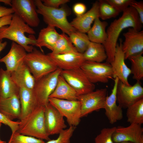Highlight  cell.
<instances>
[{
    "label": "cell",
    "mask_w": 143,
    "mask_h": 143,
    "mask_svg": "<svg viewBox=\"0 0 143 143\" xmlns=\"http://www.w3.org/2000/svg\"><path fill=\"white\" fill-rule=\"evenodd\" d=\"M123 41L120 38L116 46L114 58L110 63L114 74V78H118L119 81L129 86L128 78L131 74V70L126 65L124 54L122 50Z\"/></svg>",
    "instance_id": "cell-14"
},
{
    "label": "cell",
    "mask_w": 143,
    "mask_h": 143,
    "mask_svg": "<svg viewBox=\"0 0 143 143\" xmlns=\"http://www.w3.org/2000/svg\"><path fill=\"white\" fill-rule=\"evenodd\" d=\"M127 121L131 124L141 125L143 123V99H142L127 109Z\"/></svg>",
    "instance_id": "cell-29"
},
{
    "label": "cell",
    "mask_w": 143,
    "mask_h": 143,
    "mask_svg": "<svg viewBox=\"0 0 143 143\" xmlns=\"http://www.w3.org/2000/svg\"><path fill=\"white\" fill-rule=\"evenodd\" d=\"M14 13L11 8H8L0 5V18Z\"/></svg>",
    "instance_id": "cell-42"
},
{
    "label": "cell",
    "mask_w": 143,
    "mask_h": 143,
    "mask_svg": "<svg viewBox=\"0 0 143 143\" xmlns=\"http://www.w3.org/2000/svg\"><path fill=\"white\" fill-rule=\"evenodd\" d=\"M99 2V18L106 20L117 16L120 13L106 0H100Z\"/></svg>",
    "instance_id": "cell-33"
},
{
    "label": "cell",
    "mask_w": 143,
    "mask_h": 143,
    "mask_svg": "<svg viewBox=\"0 0 143 143\" xmlns=\"http://www.w3.org/2000/svg\"><path fill=\"white\" fill-rule=\"evenodd\" d=\"M107 95L106 88L97 90L86 94L79 96L77 100L81 104V117L104 108Z\"/></svg>",
    "instance_id": "cell-11"
},
{
    "label": "cell",
    "mask_w": 143,
    "mask_h": 143,
    "mask_svg": "<svg viewBox=\"0 0 143 143\" xmlns=\"http://www.w3.org/2000/svg\"><path fill=\"white\" fill-rule=\"evenodd\" d=\"M24 62L36 81L58 68L48 54L35 48L32 52L27 53Z\"/></svg>",
    "instance_id": "cell-5"
},
{
    "label": "cell",
    "mask_w": 143,
    "mask_h": 143,
    "mask_svg": "<svg viewBox=\"0 0 143 143\" xmlns=\"http://www.w3.org/2000/svg\"><path fill=\"white\" fill-rule=\"evenodd\" d=\"M43 140L24 135L17 131L12 133L8 143H44Z\"/></svg>",
    "instance_id": "cell-34"
},
{
    "label": "cell",
    "mask_w": 143,
    "mask_h": 143,
    "mask_svg": "<svg viewBox=\"0 0 143 143\" xmlns=\"http://www.w3.org/2000/svg\"><path fill=\"white\" fill-rule=\"evenodd\" d=\"M78 95L74 89L60 75L56 87L49 97L69 100H77Z\"/></svg>",
    "instance_id": "cell-25"
},
{
    "label": "cell",
    "mask_w": 143,
    "mask_h": 143,
    "mask_svg": "<svg viewBox=\"0 0 143 143\" xmlns=\"http://www.w3.org/2000/svg\"><path fill=\"white\" fill-rule=\"evenodd\" d=\"M45 6L53 8H58L62 5L70 2L69 0H41Z\"/></svg>",
    "instance_id": "cell-39"
},
{
    "label": "cell",
    "mask_w": 143,
    "mask_h": 143,
    "mask_svg": "<svg viewBox=\"0 0 143 143\" xmlns=\"http://www.w3.org/2000/svg\"><path fill=\"white\" fill-rule=\"evenodd\" d=\"M123 12L121 16L112 22L106 30L107 38L103 45L107 55L106 62L110 63L113 60L118 40L122 32L128 28L140 31L142 27L138 15L133 8L129 6Z\"/></svg>",
    "instance_id": "cell-1"
},
{
    "label": "cell",
    "mask_w": 143,
    "mask_h": 143,
    "mask_svg": "<svg viewBox=\"0 0 143 143\" xmlns=\"http://www.w3.org/2000/svg\"><path fill=\"white\" fill-rule=\"evenodd\" d=\"M119 80L116 77L114 79V85L110 95L106 97L105 107V114L109 123L113 124L123 118L122 108L117 105L116 92Z\"/></svg>",
    "instance_id": "cell-19"
},
{
    "label": "cell",
    "mask_w": 143,
    "mask_h": 143,
    "mask_svg": "<svg viewBox=\"0 0 143 143\" xmlns=\"http://www.w3.org/2000/svg\"><path fill=\"white\" fill-rule=\"evenodd\" d=\"M143 53L132 56L128 58L131 64V74L132 78L137 81L143 79Z\"/></svg>",
    "instance_id": "cell-32"
},
{
    "label": "cell",
    "mask_w": 143,
    "mask_h": 143,
    "mask_svg": "<svg viewBox=\"0 0 143 143\" xmlns=\"http://www.w3.org/2000/svg\"><path fill=\"white\" fill-rule=\"evenodd\" d=\"M133 0H106L120 12H123L130 6Z\"/></svg>",
    "instance_id": "cell-37"
},
{
    "label": "cell",
    "mask_w": 143,
    "mask_h": 143,
    "mask_svg": "<svg viewBox=\"0 0 143 143\" xmlns=\"http://www.w3.org/2000/svg\"><path fill=\"white\" fill-rule=\"evenodd\" d=\"M19 88L13 80L11 72L0 69V97L7 98L19 96Z\"/></svg>",
    "instance_id": "cell-24"
},
{
    "label": "cell",
    "mask_w": 143,
    "mask_h": 143,
    "mask_svg": "<svg viewBox=\"0 0 143 143\" xmlns=\"http://www.w3.org/2000/svg\"><path fill=\"white\" fill-rule=\"evenodd\" d=\"M12 14L0 18V28L9 25L11 21Z\"/></svg>",
    "instance_id": "cell-43"
},
{
    "label": "cell",
    "mask_w": 143,
    "mask_h": 143,
    "mask_svg": "<svg viewBox=\"0 0 143 143\" xmlns=\"http://www.w3.org/2000/svg\"><path fill=\"white\" fill-rule=\"evenodd\" d=\"M78 52L72 44L69 36L63 33L60 34L51 52L55 54Z\"/></svg>",
    "instance_id": "cell-30"
},
{
    "label": "cell",
    "mask_w": 143,
    "mask_h": 143,
    "mask_svg": "<svg viewBox=\"0 0 143 143\" xmlns=\"http://www.w3.org/2000/svg\"><path fill=\"white\" fill-rule=\"evenodd\" d=\"M19 98L21 106V119L38 106L32 90L24 88H20Z\"/></svg>",
    "instance_id": "cell-28"
},
{
    "label": "cell",
    "mask_w": 143,
    "mask_h": 143,
    "mask_svg": "<svg viewBox=\"0 0 143 143\" xmlns=\"http://www.w3.org/2000/svg\"><path fill=\"white\" fill-rule=\"evenodd\" d=\"M35 34L32 28L14 13L10 24L0 28V40L4 38L10 40L30 53L35 45L36 38L34 35Z\"/></svg>",
    "instance_id": "cell-2"
},
{
    "label": "cell",
    "mask_w": 143,
    "mask_h": 143,
    "mask_svg": "<svg viewBox=\"0 0 143 143\" xmlns=\"http://www.w3.org/2000/svg\"><path fill=\"white\" fill-rule=\"evenodd\" d=\"M11 75L13 80L19 88L33 89L36 80L24 62L11 72Z\"/></svg>",
    "instance_id": "cell-22"
},
{
    "label": "cell",
    "mask_w": 143,
    "mask_h": 143,
    "mask_svg": "<svg viewBox=\"0 0 143 143\" xmlns=\"http://www.w3.org/2000/svg\"><path fill=\"white\" fill-rule=\"evenodd\" d=\"M124 41L122 42V48L125 59L143 53V31H138L129 28L123 34Z\"/></svg>",
    "instance_id": "cell-13"
},
{
    "label": "cell",
    "mask_w": 143,
    "mask_h": 143,
    "mask_svg": "<svg viewBox=\"0 0 143 143\" xmlns=\"http://www.w3.org/2000/svg\"><path fill=\"white\" fill-rule=\"evenodd\" d=\"M118 143H131L130 142H122Z\"/></svg>",
    "instance_id": "cell-48"
},
{
    "label": "cell",
    "mask_w": 143,
    "mask_h": 143,
    "mask_svg": "<svg viewBox=\"0 0 143 143\" xmlns=\"http://www.w3.org/2000/svg\"><path fill=\"white\" fill-rule=\"evenodd\" d=\"M11 8L14 13L30 27H37L40 21L34 0H12Z\"/></svg>",
    "instance_id": "cell-12"
},
{
    "label": "cell",
    "mask_w": 143,
    "mask_h": 143,
    "mask_svg": "<svg viewBox=\"0 0 143 143\" xmlns=\"http://www.w3.org/2000/svg\"><path fill=\"white\" fill-rule=\"evenodd\" d=\"M83 55L85 61L97 62H102L107 57L102 44L91 42Z\"/></svg>",
    "instance_id": "cell-26"
},
{
    "label": "cell",
    "mask_w": 143,
    "mask_h": 143,
    "mask_svg": "<svg viewBox=\"0 0 143 143\" xmlns=\"http://www.w3.org/2000/svg\"><path fill=\"white\" fill-rule=\"evenodd\" d=\"M0 123L8 126L10 128L12 133H13L17 131L20 121H15L11 120L0 112Z\"/></svg>",
    "instance_id": "cell-38"
},
{
    "label": "cell",
    "mask_w": 143,
    "mask_h": 143,
    "mask_svg": "<svg viewBox=\"0 0 143 143\" xmlns=\"http://www.w3.org/2000/svg\"><path fill=\"white\" fill-rule=\"evenodd\" d=\"M93 22L92 26L87 33L88 38L91 42L103 44L107 38L106 28L108 24L106 21H101L99 17Z\"/></svg>",
    "instance_id": "cell-27"
},
{
    "label": "cell",
    "mask_w": 143,
    "mask_h": 143,
    "mask_svg": "<svg viewBox=\"0 0 143 143\" xmlns=\"http://www.w3.org/2000/svg\"><path fill=\"white\" fill-rule=\"evenodd\" d=\"M130 6L133 8L137 12L140 21L142 24H143V1H137L133 0Z\"/></svg>",
    "instance_id": "cell-40"
},
{
    "label": "cell",
    "mask_w": 143,
    "mask_h": 143,
    "mask_svg": "<svg viewBox=\"0 0 143 143\" xmlns=\"http://www.w3.org/2000/svg\"><path fill=\"white\" fill-rule=\"evenodd\" d=\"M7 44L6 41L2 42V40H0V52L6 47Z\"/></svg>",
    "instance_id": "cell-44"
},
{
    "label": "cell",
    "mask_w": 143,
    "mask_h": 143,
    "mask_svg": "<svg viewBox=\"0 0 143 143\" xmlns=\"http://www.w3.org/2000/svg\"><path fill=\"white\" fill-rule=\"evenodd\" d=\"M21 45L12 42L8 53L0 59V62L5 65L6 70L11 72L16 69L24 62L27 53Z\"/></svg>",
    "instance_id": "cell-18"
},
{
    "label": "cell",
    "mask_w": 143,
    "mask_h": 143,
    "mask_svg": "<svg viewBox=\"0 0 143 143\" xmlns=\"http://www.w3.org/2000/svg\"><path fill=\"white\" fill-rule=\"evenodd\" d=\"M116 127L104 128L95 138L94 143H114L112 136Z\"/></svg>",
    "instance_id": "cell-35"
},
{
    "label": "cell",
    "mask_w": 143,
    "mask_h": 143,
    "mask_svg": "<svg viewBox=\"0 0 143 143\" xmlns=\"http://www.w3.org/2000/svg\"><path fill=\"white\" fill-rule=\"evenodd\" d=\"M0 112L9 119L13 120L21 118V110L19 96L3 98L0 97Z\"/></svg>",
    "instance_id": "cell-21"
},
{
    "label": "cell",
    "mask_w": 143,
    "mask_h": 143,
    "mask_svg": "<svg viewBox=\"0 0 143 143\" xmlns=\"http://www.w3.org/2000/svg\"><path fill=\"white\" fill-rule=\"evenodd\" d=\"M34 2L37 13L42 16L47 25L59 28L68 35L77 30L67 20V17L70 14L69 8L64 6L58 8H52L44 5L41 0H35Z\"/></svg>",
    "instance_id": "cell-4"
},
{
    "label": "cell",
    "mask_w": 143,
    "mask_h": 143,
    "mask_svg": "<svg viewBox=\"0 0 143 143\" xmlns=\"http://www.w3.org/2000/svg\"><path fill=\"white\" fill-rule=\"evenodd\" d=\"M75 128V127L70 126L68 128L62 131L57 138L50 140L44 143H70L71 138Z\"/></svg>",
    "instance_id": "cell-36"
},
{
    "label": "cell",
    "mask_w": 143,
    "mask_h": 143,
    "mask_svg": "<svg viewBox=\"0 0 143 143\" xmlns=\"http://www.w3.org/2000/svg\"><path fill=\"white\" fill-rule=\"evenodd\" d=\"M138 143H143V136L140 138Z\"/></svg>",
    "instance_id": "cell-46"
},
{
    "label": "cell",
    "mask_w": 143,
    "mask_h": 143,
    "mask_svg": "<svg viewBox=\"0 0 143 143\" xmlns=\"http://www.w3.org/2000/svg\"><path fill=\"white\" fill-rule=\"evenodd\" d=\"M2 2L5 4L9 5L11 7L12 0H0V3Z\"/></svg>",
    "instance_id": "cell-45"
},
{
    "label": "cell",
    "mask_w": 143,
    "mask_h": 143,
    "mask_svg": "<svg viewBox=\"0 0 143 143\" xmlns=\"http://www.w3.org/2000/svg\"><path fill=\"white\" fill-rule=\"evenodd\" d=\"M49 102L63 117H66L70 126L76 127L80 121L81 104L78 100H69L49 97Z\"/></svg>",
    "instance_id": "cell-7"
},
{
    "label": "cell",
    "mask_w": 143,
    "mask_h": 143,
    "mask_svg": "<svg viewBox=\"0 0 143 143\" xmlns=\"http://www.w3.org/2000/svg\"><path fill=\"white\" fill-rule=\"evenodd\" d=\"M62 70L58 68L53 72L36 80L33 92L38 106L47 105L48 99L54 90Z\"/></svg>",
    "instance_id": "cell-6"
},
{
    "label": "cell",
    "mask_w": 143,
    "mask_h": 143,
    "mask_svg": "<svg viewBox=\"0 0 143 143\" xmlns=\"http://www.w3.org/2000/svg\"><path fill=\"white\" fill-rule=\"evenodd\" d=\"M143 129L141 125L131 124L128 126H121L116 127L112 136L114 142H131L138 143L141 137L143 136Z\"/></svg>",
    "instance_id": "cell-17"
},
{
    "label": "cell",
    "mask_w": 143,
    "mask_h": 143,
    "mask_svg": "<svg viewBox=\"0 0 143 143\" xmlns=\"http://www.w3.org/2000/svg\"><path fill=\"white\" fill-rule=\"evenodd\" d=\"M68 36L77 51L83 53L90 42L87 35L76 30L71 33Z\"/></svg>",
    "instance_id": "cell-31"
},
{
    "label": "cell",
    "mask_w": 143,
    "mask_h": 143,
    "mask_svg": "<svg viewBox=\"0 0 143 143\" xmlns=\"http://www.w3.org/2000/svg\"><path fill=\"white\" fill-rule=\"evenodd\" d=\"M58 68L68 70L80 68L85 61L83 53L78 52L55 54H48Z\"/></svg>",
    "instance_id": "cell-16"
},
{
    "label": "cell",
    "mask_w": 143,
    "mask_h": 143,
    "mask_svg": "<svg viewBox=\"0 0 143 143\" xmlns=\"http://www.w3.org/2000/svg\"><path fill=\"white\" fill-rule=\"evenodd\" d=\"M74 89L78 96L94 91L95 86L88 79L80 68L62 70L60 74Z\"/></svg>",
    "instance_id": "cell-9"
},
{
    "label": "cell",
    "mask_w": 143,
    "mask_h": 143,
    "mask_svg": "<svg viewBox=\"0 0 143 143\" xmlns=\"http://www.w3.org/2000/svg\"><path fill=\"white\" fill-rule=\"evenodd\" d=\"M45 122L49 136L59 134L66 128L64 117L49 102L45 106Z\"/></svg>",
    "instance_id": "cell-15"
},
{
    "label": "cell",
    "mask_w": 143,
    "mask_h": 143,
    "mask_svg": "<svg viewBox=\"0 0 143 143\" xmlns=\"http://www.w3.org/2000/svg\"><path fill=\"white\" fill-rule=\"evenodd\" d=\"M117 102L122 109H127L143 99V88L140 81L135 84L127 85L119 81L116 92Z\"/></svg>",
    "instance_id": "cell-10"
},
{
    "label": "cell",
    "mask_w": 143,
    "mask_h": 143,
    "mask_svg": "<svg viewBox=\"0 0 143 143\" xmlns=\"http://www.w3.org/2000/svg\"><path fill=\"white\" fill-rule=\"evenodd\" d=\"M45 108L44 106H37L21 119L16 131L43 140H50L45 124Z\"/></svg>",
    "instance_id": "cell-3"
},
{
    "label": "cell",
    "mask_w": 143,
    "mask_h": 143,
    "mask_svg": "<svg viewBox=\"0 0 143 143\" xmlns=\"http://www.w3.org/2000/svg\"><path fill=\"white\" fill-rule=\"evenodd\" d=\"M2 123H0V128L1 126ZM0 143H6V142L5 141H3L1 140L0 138Z\"/></svg>",
    "instance_id": "cell-47"
},
{
    "label": "cell",
    "mask_w": 143,
    "mask_h": 143,
    "mask_svg": "<svg viewBox=\"0 0 143 143\" xmlns=\"http://www.w3.org/2000/svg\"><path fill=\"white\" fill-rule=\"evenodd\" d=\"M59 35L55 27L47 25L40 30L36 39L35 46L39 47L43 52L42 48L44 47L52 51Z\"/></svg>",
    "instance_id": "cell-23"
},
{
    "label": "cell",
    "mask_w": 143,
    "mask_h": 143,
    "mask_svg": "<svg viewBox=\"0 0 143 143\" xmlns=\"http://www.w3.org/2000/svg\"><path fill=\"white\" fill-rule=\"evenodd\" d=\"M99 17V2L96 1L91 8L82 15L76 17L70 23L77 30L87 33L95 19Z\"/></svg>",
    "instance_id": "cell-20"
},
{
    "label": "cell",
    "mask_w": 143,
    "mask_h": 143,
    "mask_svg": "<svg viewBox=\"0 0 143 143\" xmlns=\"http://www.w3.org/2000/svg\"><path fill=\"white\" fill-rule=\"evenodd\" d=\"M80 68L89 81L94 84L97 82L108 83L114 78L110 63L85 61Z\"/></svg>",
    "instance_id": "cell-8"
},
{
    "label": "cell",
    "mask_w": 143,
    "mask_h": 143,
    "mask_svg": "<svg viewBox=\"0 0 143 143\" xmlns=\"http://www.w3.org/2000/svg\"><path fill=\"white\" fill-rule=\"evenodd\" d=\"M73 10L77 17L85 13L86 7L85 5L83 3H78L73 6Z\"/></svg>",
    "instance_id": "cell-41"
}]
</instances>
